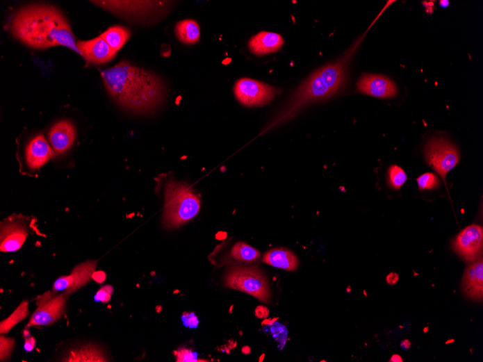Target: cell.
<instances>
[{"label": "cell", "instance_id": "6", "mask_svg": "<svg viewBox=\"0 0 483 362\" xmlns=\"http://www.w3.org/2000/svg\"><path fill=\"white\" fill-rule=\"evenodd\" d=\"M424 155L427 165L442 177L445 183L447 174L458 165L460 160L455 145L441 137H435L427 141Z\"/></svg>", "mask_w": 483, "mask_h": 362}, {"label": "cell", "instance_id": "21", "mask_svg": "<svg viewBox=\"0 0 483 362\" xmlns=\"http://www.w3.org/2000/svg\"><path fill=\"white\" fill-rule=\"evenodd\" d=\"M175 34L181 42L185 44H193L200 40V26L193 20H184L177 24Z\"/></svg>", "mask_w": 483, "mask_h": 362}, {"label": "cell", "instance_id": "18", "mask_svg": "<svg viewBox=\"0 0 483 362\" xmlns=\"http://www.w3.org/2000/svg\"><path fill=\"white\" fill-rule=\"evenodd\" d=\"M260 258L261 253L259 250L246 243L239 242L232 247L228 254L224 257L222 263L245 266L256 263Z\"/></svg>", "mask_w": 483, "mask_h": 362}, {"label": "cell", "instance_id": "33", "mask_svg": "<svg viewBox=\"0 0 483 362\" xmlns=\"http://www.w3.org/2000/svg\"><path fill=\"white\" fill-rule=\"evenodd\" d=\"M256 316L259 318H265L268 315V311L265 307L260 306L256 311Z\"/></svg>", "mask_w": 483, "mask_h": 362}, {"label": "cell", "instance_id": "31", "mask_svg": "<svg viewBox=\"0 0 483 362\" xmlns=\"http://www.w3.org/2000/svg\"><path fill=\"white\" fill-rule=\"evenodd\" d=\"M24 336L25 338V350L26 352L33 351L35 347V339L34 337L30 336V331L28 330V328L24 331Z\"/></svg>", "mask_w": 483, "mask_h": 362}, {"label": "cell", "instance_id": "14", "mask_svg": "<svg viewBox=\"0 0 483 362\" xmlns=\"http://www.w3.org/2000/svg\"><path fill=\"white\" fill-rule=\"evenodd\" d=\"M76 45L85 58L97 65L110 62L117 54L101 36L89 41H79Z\"/></svg>", "mask_w": 483, "mask_h": 362}, {"label": "cell", "instance_id": "32", "mask_svg": "<svg viewBox=\"0 0 483 362\" xmlns=\"http://www.w3.org/2000/svg\"><path fill=\"white\" fill-rule=\"evenodd\" d=\"M400 279V277L398 274L396 273H391L389 274L387 277H386V282L389 285H395L396 283H398Z\"/></svg>", "mask_w": 483, "mask_h": 362}, {"label": "cell", "instance_id": "39", "mask_svg": "<svg viewBox=\"0 0 483 362\" xmlns=\"http://www.w3.org/2000/svg\"><path fill=\"white\" fill-rule=\"evenodd\" d=\"M428 331V327L424 329V333L426 334Z\"/></svg>", "mask_w": 483, "mask_h": 362}, {"label": "cell", "instance_id": "11", "mask_svg": "<svg viewBox=\"0 0 483 362\" xmlns=\"http://www.w3.org/2000/svg\"><path fill=\"white\" fill-rule=\"evenodd\" d=\"M483 230L476 224L470 225L463 229L453 243V249L463 259L475 261L479 259L482 252Z\"/></svg>", "mask_w": 483, "mask_h": 362}, {"label": "cell", "instance_id": "9", "mask_svg": "<svg viewBox=\"0 0 483 362\" xmlns=\"http://www.w3.org/2000/svg\"><path fill=\"white\" fill-rule=\"evenodd\" d=\"M28 220L22 216L10 217L1 223L0 250L13 252L20 249L29 234Z\"/></svg>", "mask_w": 483, "mask_h": 362}, {"label": "cell", "instance_id": "34", "mask_svg": "<svg viewBox=\"0 0 483 362\" xmlns=\"http://www.w3.org/2000/svg\"><path fill=\"white\" fill-rule=\"evenodd\" d=\"M105 278H106V275L104 272H102V271H99V272H97V273L95 272L93 274V277H92L93 280H95L98 283L104 282L105 280Z\"/></svg>", "mask_w": 483, "mask_h": 362}, {"label": "cell", "instance_id": "1", "mask_svg": "<svg viewBox=\"0 0 483 362\" xmlns=\"http://www.w3.org/2000/svg\"><path fill=\"white\" fill-rule=\"evenodd\" d=\"M101 75L107 92L124 110L149 114L165 100L167 88L163 79L128 61L102 70Z\"/></svg>", "mask_w": 483, "mask_h": 362}, {"label": "cell", "instance_id": "24", "mask_svg": "<svg viewBox=\"0 0 483 362\" xmlns=\"http://www.w3.org/2000/svg\"><path fill=\"white\" fill-rule=\"evenodd\" d=\"M407 179L405 172L398 165H392L388 171V183L390 188L400 190Z\"/></svg>", "mask_w": 483, "mask_h": 362}, {"label": "cell", "instance_id": "20", "mask_svg": "<svg viewBox=\"0 0 483 362\" xmlns=\"http://www.w3.org/2000/svg\"><path fill=\"white\" fill-rule=\"evenodd\" d=\"M63 361L100 362L108 361L104 352L98 346L85 345L75 347L65 354Z\"/></svg>", "mask_w": 483, "mask_h": 362}, {"label": "cell", "instance_id": "16", "mask_svg": "<svg viewBox=\"0 0 483 362\" xmlns=\"http://www.w3.org/2000/svg\"><path fill=\"white\" fill-rule=\"evenodd\" d=\"M462 290L468 297L481 301L483 297V262L477 259L465 270L462 282Z\"/></svg>", "mask_w": 483, "mask_h": 362}, {"label": "cell", "instance_id": "3", "mask_svg": "<svg viewBox=\"0 0 483 362\" xmlns=\"http://www.w3.org/2000/svg\"><path fill=\"white\" fill-rule=\"evenodd\" d=\"M359 45L357 42L341 58L315 71L297 88L266 131L293 119L309 105L327 100L338 92L345 85L348 65Z\"/></svg>", "mask_w": 483, "mask_h": 362}, {"label": "cell", "instance_id": "4", "mask_svg": "<svg viewBox=\"0 0 483 362\" xmlns=\"http://www.w3.org/2000/svg\"><path fill=\"white\" fill-rule=\"evenodd\" d=\"M200 198L190 187L170 179L165 188V208L163 224L165 229L174 230L187 224L199 214Z\"/></svg>", "mask_w": 483, "mask_h": 362}, {"label": "cell", "instance_id": "30", "mask_svg": "<svg viewBox=\"0 0 483 362\" xmlns=\"http://www.w3.org/2000/svg\"><path fill=\"white\" fill-rule=\"evenodd\" d=\"M182 320L185 327L190 329H196L199 323L198 318L193 313H184Z\"/></svg>", "mask_w": 483, "mask_h": 362}, {"label": "cell", "instance_id": "38", "mask_svg": "<svg viewBox=\"0 0 483 362\" xmlns=\"http://www.w3.org/2000/svg\"><path fill=\"white\" fill-rule=\"evenodd\" d=\"M455 341V339H451V340H447L445 342V345H450V343H454Z\"/></svg>", "mask_w": 483, "mask_h": 362}, {"label": "cell", "instance_id": "19", "mask_svg": "<svg viewBox=\"0 0 483 362\" xmlns=\"http://www.w3.org/2000/svg\"><path fill=\"white\" fill-rule=\"evenodd\" d=\"M263 262L273 267L293 271L297 270L299 261L294 253L285 248H275L268 251Z\"/></svg>", "mask_w": 483, "mask_h": 362}, {"label": "cell", "instance_id": "35", "mask_svg": "<svg viewBox=\"0 0 483 362\" xmlns=\"http://www.w3.org/2000/svg\"><path fill=\"white\" fill-rule=\"evenodd\" d=\"M401 347L403 350H407L411 347L410 340L406 339L401 342Z\"/></svg>", "mask_w": 483, "mask_h": 362}, {"label": "cell", "instance_id": "13", "mask_svg": "<svg viewBox=\"0 0 483 362\" xmlns=\"http://www.w3.org/2000/svg\"><path fill=\"white\" fill-rule=\"evenodd\" d=\"M55 152L42 135L31 139L25 151V160L28 168L38 170L42 168L53 157Z\"/></svg>", "mask_w": 483, "mask_h": 362}, {"label": "cell", "instance_id": "7", "mask_svg": "<svg viewBox=\"0 0 483 362\" xmlns=\"http://www.w3.org/2000/svg\"><path fill=\"white\" fill-rule=\"evenodd\" d=\"M69 295L65 293L47 292L37 299L38 308L31 316L26 328L49 327L60 320L66 310Z\"/></svg>", "mask_w": 483, "mask_h": 362}, {"label": "cell", "instance_id": "15", "mask_svg": "<svg viewBox=\"0 0 483 362\" xmlns=\"http://www.w3.org/2000/svg\"><path fill=\"white\" fill-rule=\"evenodd\" d=\"M49 139L55 154L60 155L72 147L76 139L74 125L63 120L51 126Z\"/></svg>", "mask_w": 483, "mask_h": 362}, {"label": "cell", "instance_id": "22", "mask_svg": "<svg viewBox=\"0 0 483 362\" xmlns=\"http://www.w3.org/2000/svg\"><path fill=\"white\" fill-rule=\"evenodd\" d=\"M100 36L112 49L117 51L129 40L131 31L127 28L115 26L107 29Z\"/></svg>", "mask_w": 483, "mask_h": 362}, {"label": "cell", "instance_id": "23", "mask_svg": "<svg viewBox=\"0 0 483 362\" xmlns=\"http://www.w3.org/2000/svg\"><path fill=\"white\" fill-rule=\"evenodd\" d=\"M29 302H22L11 315L0 322V333L2 335L8 334L16 324H19L29 315Z\"/></svg>", "mask_w": 483, "mask_h": 362}, {"label": "cell", "instance_id": "37", "mask_svg": "<svg viewBox=\"0 0 483 362\" xmlns=\"http://www.w3.org/2000/svg\"><path fill=\"white\" fill-rule=\"evenodd\" d=\"M449 5H450V2H449V1H440V6H441L442 8H447V7L449 6Z\"/></svg>", "mask_w": 483, "mask_h": 362}, {"label": "cell", "instance_id": "29", "mask_svg": "<svg viewBox=\"0 0 483 362\" xmlns=\"http://www.w3.org/2000/svg\"><path fill=\"white\" fill-rule=\"evenodd\" d=\"M176 356L177 361L179 362L196 361L197 360V354L186 349L177 352Z\"/></svg>", "mask_w": 483, "mask_h": 362}, {"label": "cell", "instance_id": "17", "mask_svg": "<svg viewBox=\"0 0 483 362\" xmlns=\"http://www.w3.org/2000/svg\"><path fill=\"white\" fill-rule=\"evenodd\" d=\"M283 45L284 40L281 35L267 31L259 33L248 42L249 51L257 56L277 52Z\"/></svg>", "mask_w": 483, "mask_h": 362}, {"label": "cell", "instance_id": "36", "mask_svg": "<svg viewBox=\"0 0 483 362\" xmlns=\"http://www.w3.org/2000/svg\"><path fill=\"white\" fill-rule=\"evenodd\" d=\"M389 361H391V362H402L404 361H403V359L399 354H395L391 357Z\"/></svg>", "mask_w": 483, "mask_h": 362}, {"label": "cell", "instance_id": "28", "mask_svg": "<svg viewBox=\"0 0 483 362\" xmlns=\"http://www.w3.org/2000/svg\"><path fill=\"white\" fill-rule=\"evenodd\" d=\"M114 293V288L110 285H105L102 286L97 293L95 299L96 302L102 303H108Z\"/></svg>", "mask_w": 483, "mask_h": 362}, {"label": "cell", "instance_id": "26", "mask_svg": "<svg viewBox=\"0 0 483 362\" xmlns=\"http://www.w3.org/2000/svg\"><path fill=\"white\" fill-rule=\"evenodd\" d=\"M15 340L3 336L0 337V360L6 361L10 359L15 349Z\"/></svg>", "mask_w": 483, "mask_h": 362}, {"label": "cell", "instance_id": "10", "mask_svg": "<svg viewBox=\"0 0 483 362\" xmlns=\"http://www.w3.org/2000/svg\"><path fill=\"white\" fill-rule=\"evenodd\" d=\"M97 267V261H87L79 264L69 274L62 276L54 282L52 291L65 293L69 295L76 293L93 279Z\"/></svg>", "mask_w": 483, "mask_h": 362}, {"label": "cell", "instance_id": "5", "mask_svg": "<svg viewBox=\"0 0 483 362\" xmlns=\"http://www.w3.org/2000/svg\"><path fill=\"white\" fill-rule=\"evenodd\" d=\"M225 286L252 295L263 303L271 299L270 285L256 266L230 267L224 277Z\"/></svg>", "mask_w": 483, "mask_h": 362}, {"label": "cell", "instance_id": "25", "mask_svg": "<svg viewBox=\"0 0 483 362\" xmlns=\"http://www.w3.org/2000/svg\"><path fill=\"white\" fill-rule=\"evenodd\" d=\"M420 190H436L440 186L439 176L433 173H425L417 179Z\"/></svg>", "mask_w": 483, "mask_h": 362}, {"label": "cell", "instance_id": "27", "mask_svg": "<svg viewBox=\"0 0 483 362\" xmlns=\"http://www.w3.org/2000/svg\"><path fill=\"white\" fill-rule=\"evenodd\" d=\"M271 327H270V331L272 332V336L279 343H280V345L283 347L286 340H287V329H286L284 325L281 324L279 322H275L272 325H271Z\"/></svg>", "mask_w": 483, "mask_h": 362}, {"label": "cell", "instance_id": "2", "mask_svg": "<svg viewBox=\"0 0 483 362\" xmlns=\"http://www.w3.org/2000/svg\"><path fill=\"white\" fill-rule=\"evenodd\" d=\"M9 26L12 35L30 48L63 46L79 53L66 17L56 7L44 4L23 7L12 16Z\"/></svg>", "mask_w": 483, "mask_h": 362}, {"label": "cell", "instance_id": "12", "mask_svg": "<svg viewBox=\"0 0 483 362\" xmlns=\"http://www.w3.org/2000/svg\"><path fill=\"white\" fill-rule=\"evenodd\" d=\"M357 90L361 94L380 99H391L398 94L395 83L377 74H363L357 83Z\"/></svg>", "mask_w": 483, "mask_h": 362}, {"label": "cell", "instance_id": "8", "mask_svg": "<svg viewBox=\"0 0 483 362\" xmlns=\"http://www.w3.org/2000/svg\"><path fill=\"white\" fill-rule=\"evenodd\" d=\"M234 92L243 105L258 107L270 103L278 94L279 89L253 79H241L236 82Z\"/></svg>", "mask_w": 483, "mask_h": 362}]
</instances>
